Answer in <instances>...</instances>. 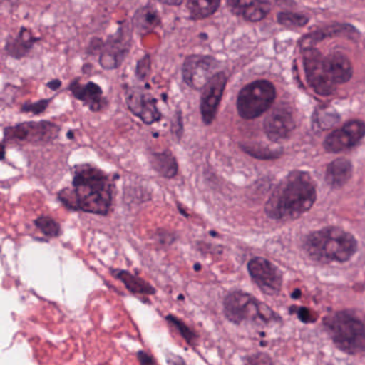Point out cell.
<instances>
[{"label":"cell","instance_id":"33","mask_svg":"<svg viewBox=\"0 0 365 365\" xmlns=\"http://www.w3.org/2000/svg\"><path fill=\"white\" fill-rule=\"evenodd\" d=\"M138 360L140 362V365H155L153 358L145 353V351H140L138 353Z\"/></svg>","mask_w":365,"mask_h":365},{"label":"cell","instance_id":"11","mask_svg":"<svg viewBox=\"0 0 365 365\" xmlns=\"http://www.w3.org/2000/svg\"><path fill=\"white\" fill-rule=\"evenodd\" d=\"M365 136V123L359 120L347 122L332 132L325 140V149L330 153H340L351 149Z\"/></svg>","mask_w":365,"mask_h":365},{"label":"cell","instance_id":"25","mask_svg":"<svg viewBox=\"0 0 365 365\" xmlns=\"http://www.w3.org/2000/svg\"><path fill=\"white\" fill-rule=\"evenodd\" d=\"M306 15L294 12H280L278 14V23L285 27H304L308 24Z\"/></svg>","mask_w":365,"mask_h":365},{"label":"cell","instance_id":"22","mask_svg":"<svg viewBox=\"0 0 365 365\" xmlns=\"http://www.w3.org/2000/svg\"><path fill=\"white\" fill-rule=\"evenodd\" d=\"M151 163L153 168L163 177H175L178 173V163L175 156L169 151H164L162 153H155L152 155Z\"/></svg>","mask_w":365,"mask_h":365},{"label":"cell","instance_id":"16","mask_svg":"<svg viewBox=\"0 0 365 365\" xmlns=\"http://www.w3.org/2000/svg\"><path fill=\"white\" fill-rule=\"evenodd\" d=\"M227 6L236 16L251 23L263 21L272 10L268 0H227Z\"/></svg>","mask_w":365,"mask_h":365},{"label":"cell","instance_id":"7","mask_svg":"<svg viewBox=\"0 0 365 365\" xmlns=\"http://www.w3.org/2000/svg\"><path fill=\"white\" fill-rule=\"evenodd\" d=\"M307 81L319 96H330L336 90V85L330 76L329 71L323 57L317 49L308 47L302 55Z\"/></svg>","mask_w":365,"mask_h":365},{"label":"cell","instance_id":"26","mask_svg":"<svg viewBox=\"0 0 365 365\" xmlns=\"http://www.w3.org/2000/svg\"><path fill=\"white\" fill-rule=\"evenodd\" d=\"M34 223H36V227L48 237H57L60 235V225L51 217H38Z\"/></svg>","mask_w":365,"mask_h":365},{"label":"cell","instance_id":"9","mask_svg":"<svg viewBox=\"0 0 365 365\" xmlns=\"http://www.w3.org/2000/svg\"><path fill=\"white\" fill-rule=\"evenodd\" d=\"M218 62L214 57L203 55L189 56L182 64V78L192 89H203L216 74Z\"/></svg>","mask_w":365,"mask_h":365},{"label":"cell","instance_id":"18","mask_svg":"<svg viewBox=\"0 0 365 365\" xmlns=\"http://www.w3.org/2000/svg\"><path fill=\"white\" fill-rule=\"evenodd\" d=\"M330 76L336 86L346 83L353 77V66L346 56L341 53H330L325 57Z\"/></svg>","mask_w":365,"mask_h":365},{"label":"cell","instance_id":"10","mask_svg":"<svg viewBox=\"0 0 365 365\" xmlns=\"http://www.w3.org/2000/svg\"><path fill=\"white\" fill-rule=\"evenodd\" d=\"M248 272L253 282L267 295H276L282 289V274L272 262L255 257L248 264Z\"/></svg>","mask_w":365,"mask_h":365},{"label":"cell","instance_id":"5","mask_svg":"<svg viewBox=\"0 0 365 365\" xmlns=\"http://www.w3.org/2000/svg\"><path fill=\"white\" fill-rule=\"evenodd\" d=\"M276 88L270 81H255L240 90L237 111L245 120H252L268 110L276 100Z\"/></svg>","mask_w":365,"mask_h":365},{"label":"cell","instance_id":"38","mask_svg":"<svg viewBox=\"0 0 365 365\" xmlns=\"http://www.w3.org/2000/svg\"><path fill=\"white\" fill-rule=\"evenodd\" d=\"M4 156H6V150H4V145L0 143V160H4Z\"/></svg>","mask_w":365,"mask_h":365},{"label":"cell","instance_id":"12","mask_svg":"<svg viewBox=\"0 0 365 365\" xmlns=\"http://www.w3.org/2000/svg\"><path fill=\"white\" fill-rule=\"evenodd\" d=\"M227 86L225 73L218 72L204 86L201 96V115L204 123L212 124Z\"/></svg>","mask_w":365,"mask_h":365},{"label":"cell","instance_id":"3","mask_svg":"<svg viewBox=\"0 0 365 365\" xmlns=\"http://www.w3.org/2000/svg\"><path fill=\"white\" fill-rule=\"evenodd\" d=\"M304 250L311 259L319 263H344L357 251V240L341 227H325L306 238Z\"/></svg>","mask_w":365,"mask_h":365},{"label":"cell","instance_id":"34","mask_svg":"<svg viewBox=\"0 0 365 365\" xmlns=\"http://www.w3.org/2000/svg\"><path fill=\"white\" fill-rule=\"evenodd\" d=\"M168 364L169 365H185V361L179 356L173 355V357H168Z\"/></svg>","mask_w":365,"mask_h":365},{"label":"cell","instance_id":"4","mask_svg":"<svg viewBox=\"0 0 365 365\" xmlns=\"http://www.w3.org/2000/svg\"><path fill=\"white\" fill-rule=\"evenodd\" d=\"M332 342L349 355L365 351V326L361 319L347 311L334 313L324 321Z\"/></svg>","mask_w":365,"mask_h":365},{"label":"cell","instance_id":"37","mask_svg":"<svg viewBox=\"0 0 365 365\" xmlns=\"http://www.w3.org/2000/svg\"><path fill=\"white\" fill-rule=\"evenodd\" d=\"M182 126V120H181V115H178V120L175 121V123L173 124V126ZM173 133H175V134H179V138L181 137L182 134V128H180V130H178L177 128H173Z\"/></svg>","mask_w":365,"mask_h":365},{"label":"cell","instance_id":"17","mask_svg":"<svg viewBox=\"0 0 365 365\" xmlns=\"http://www.w3.org/2000/svg\"><path fill=\"white\" fill-rule=\"evenodd\" d=\"M73 96L77 100L83 101L93 111H98L104 107L105 100L103 98V91L100 86L94 83L81 85L78 81H74L70 86Z\"/></svg>","mask_w":365,"mask_h":365},{"label":"cell","instance_id":"29","mask_svg":"<svg viewBox=\"0 0 365 365\" xmlns=\"http://www.w3.org/2000/svg\"><path fill=\"white\" fill-rule=\"evenodd\" d=\"M242 150H244L246 153L250 154V155L255 156V158H272L274 156H277L276 153L269 152V150L266 151L265 148H255L253 147V145L246 147V145H244Z\"/></svg>","mask_w":365,"mask_h":365},{"label":"cell","instance_id":"14","mask_svg":"<svg viewBox=\"0 0 365 365\" xmlns=\"http://www.w3.org/2000/svg\"><path fill=\"white\" fill-rule=\"evenodd\" d=\"M293 113L287 107L279 106L270 111L264 121V130L272 141L285 140L295 130Z\"/></svg>","mask_w":365,"mask_h":365},{"label":"cell","instance_id":"30","mask_svg":"<svg viewBox=\"0 0 365 365\" xmlns=\"http://www.w3.org/2000/svg\"><path fill=\"white\" fill-rule=\"evenodd\" d=\"M249 365H274L272 358L266 354L259 353L249 358Z\"/></svg>","mask_w":365,"mask_h":365},{"label":"cell","instance_id":"28","mask_svg":"<svg viewBox=\"0 0 365 365\" xmlns=\"http://www.w3.org/2000/svg\"><path fill=\"white\" fill-rule=\"evenodd\" d=\"M49 100L38 101L36 103H30V104H25L21 108V110L25 113H31L34 115H40V113H44L48 107Z\"/></svg>","mask_w":365,"mask_h":365},{"label":"cell","instance_id":"6","mask_svg":"<svg viewBox=\"0 0 365 365\" xmlns=\"http://www.w3.org/2000/svg\"><path fill=\"white\" fill-rule=\"evenodd\" d=\"M225 317L232 323L242 324V322H268L274 319V314L267 306L261 302L242 292H232L225 297Z\"/></svg>","mask_w":365,"mask_h":365},{"label":"cell","instance_id":"23","mask_svg":"<svg viewBox=\"0 0 365 365\" xmlns=\"http://www.w3.org/2000/svg\"><path fill=\"white\" fill-rule=\"evenodd\" d=\"M220 6V0H188L187 9L191 19H203L212 16Z\"/></svg>","mask_w":365,"mask_h":365},{"label":"cell","instance_id":"19","mask_svg":"<svg viewBox=\"0 0 365 365\" xmlns=\"http://www.w3.org/2000/svg\"><path fill=\"white\" fill-rule=\"evenodd\" d=\"M36 40L38 38H36L31 30L21 27L16 36L6 41V53L15 59H21L31 51Z\"/></svg>","mask_w":365,"mask_h":365},{"label":"cell","instance_id":"20","mask_svg":"<svg viewBox=\"0 0 365 365\" xmlns=\"http://www.w3.org/2000/svg\"><path fill=\"white\" fill-rule=\"evenodd\" d=\"M353 165L346 158H339L330 163L326 171V182L332 188H340L351 180Z\"/></svg>","mask_w":365,"mask_h":365},{"label":"cell","instance_id":"21","mask_svg":"<svg viewBox=\"0 0 365 365\" xmlns=\"http://www.w3.org/2000/svg\"><path fill=\"white\" fill-rule=\"evenodd\" d=\"M113 274H115V278L119 279L125 285L126 289L132 293L141 294V295L155 294V289L152 285L125 270H115Z\"/></svg>","mask_w":365,"mask_h":365},{"label":"cell","instance_id":"15","mask_svg":"<svg viewBox=\"0 0 365 365\" xmlns=\"http://www.w3.org/2000/svg\"><path fill=\"white\" fill-rule=\"evenodd\" d=\"M128 108L145 123L152 124L160 121V113L156 101L149 94L137 89H130L126 93Z\"/></svg>","mask_w":365,"mask_h":365},{"label":"cell","instance_id":"31","mask_svg":"<svg viewBox=\"0 0 365 365\" xmlns=\"http://www.w3.org/2000/svg\"><path fill=\"white\" fill-rule=\"evenodd\" d=\"M150 68V57L143 58L140 62H139L138 68H137V75L141 78H145L148 74H149Z\"/></svg>","mask_w":365,"mask_h":365},{"label":"cell","instance_id":"36","mask_svg":"<svg viewBox=\"0 0 365 365\" xmlns=\"http://www.w3.org/2000/svg\"><path fill=\"white\" fill-rule=\"evenodd\" d=\"M47 87L51 88V90H58L61 87V81L55 79V81H51V83H47Z\"/></svg>","mask_w":365,"mask_h":365},{"label":"cell","instance_id":"8","mask_svg":"<svg viewBox=\"0 0 365 365\" xmlns=\"http://www.w3.org/2000/svg\"><path fill=\"white\" fill-rule=\"evenodd\" d=\"M60 128L51 122H26L4 130V140L13 143H48L59 135Z\"/></svg>","mask_w":365,"mask_h":365},{"label":"cell","instance_id":"2","mask_svg":"<svg viewBox=\"0 0 365 365\" xmlns=\"http://www.w3.org/2000/svg\"><path fill=\"white\" fill-rule=\"evenodd\" d=\"M68 207L96 215H107L111 207L113 195L108 178L92 167H83L75 173L72 190L59 195Z\"/></svg>","mask_w":365,"mask_h":365},{"label":"cell","instance_id":"13","mask_svg":"<svg viewBox=\"0 0 365 365\" xmlns=\"http://www.w3.org/2000/svg\"><path fill=\"white\" fill-rule=\"evenodd\" d=\"M130 47V34L126 26L120 28L117 36L107 41L101 51V66L107 70L119 68Z\"/></svg>","mask_w":365,"mask_h":365},{"label":"cell","instance_id":"24","mask_svg":"<svg viewBox=\"0 0 365 365\" xmlns=\"http://www.w3.org/2000/svg\"><path fill=\"white\" fill-rule=\"evenodd\" d=\"M133 23L138 31H151L160 25V15H158V11L150 8V6H145L135 14Z\"/></svg>","mask_w":365,"mask_h":365},{"label":"cell","instance_id":"1","mask_svg":"<svg viewBox=\"0 0 365 365\" xmlns=\"http://www.w3.org/2000/svg\"><path fill=\"white\" fill-rule=\"evenodd\" d=\"M317 200V187L309 173H289L272 192L266 212L272 219L289 220L308 212Z\"/></svg>","mask_w":365,"mask_h":365},{"label":"cell","instance_id":"27","mask_svg":"<svg viewBox=\"0 0 365 365\" xmlns=\"http://www.w3.org/2000/svg\"><path fill=\"white\" fill-rule=\"evenodd\" d=\"M167 321L179 331L182 338L184 339L189 345L195 344V341H197V336H195V332H193L184 322L175 317V315H169V317H167Z\"/></svg>","mask_w":365,"mask_h":365},{"label":"cell","instance_id":"32","mask_svg":"<svg viewBox=\"0 0 365 365\" xmlns=\"http://www.w3.org/2000/svg\"><path fill=\"white\" fill-rule=\"evenodd\" d=\"M298 317L304 323H313L315 321L314 314L306 308H299L297 311Z\"/></svg>","mask_w":365,"mask_h":365},{"label":"cell","instance_id":"35","mask_svg":"<svg viewBox=\"0 0 365 365\" xmlns=\"http://www.w3.org/2000/svg\"><path fill=\"white\" fill-rule=\"evenodd\" d=\"M158 1L166 6H180L184 0H158Z\"/></svg>","mask_w":365,"mask_h":365}]
</instances>
